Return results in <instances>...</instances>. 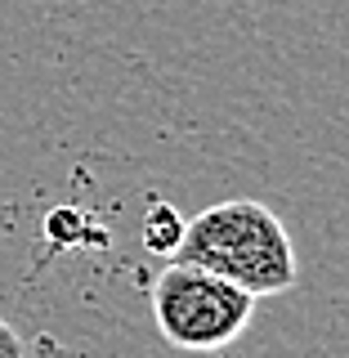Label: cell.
Returning <instances> with one entry per match:
<instances>
[{
    "instance_id": "1",
    "label": "cell",
    "mask_w": 349,
    "mask_h": 358,
    "mask_svg": "<svg viewBox=\"0 0 349 358\" xmlns=\"http://www.w3.org/2000/svg\"><path fill=\"white\" fill-rule=\"evenodd\" d=\"M175 260L201 264L211 273L246 287L251 296H283L296 287V246L283 220L260 201H215L188 224H179Z\"/></svg>"
},
{
    "instance_id": "2",
    "label": "cell",
    "mask_w": 349,
    "mask_h": 358,
    "mask_svg": "<svg viewBox=\"0 0 349 358\" xmlns=\"http://www.w3.org/2000/svg\"><path fill=\"white\" fill-rule=\"evenodd\" d=\"M255 296L201 264L175 260L152 282V318L162 341L188 354H215L246 331Z\"/></svg>"
},
{
    "instance_id": "3",
    "label": "cell",
    "mask_w": 349,
    "mask_h": 358,
    "mask_svg": "<svg viewBox=\"0 0 349 358\" xmlns=\"http://www.w3.org/2000/svg\"><path fill=\"white\" fill-rule=\"evenodd\" d=\"M0 358H22V341L5 318H0Z\"/></svg>"
}]
</instances>
